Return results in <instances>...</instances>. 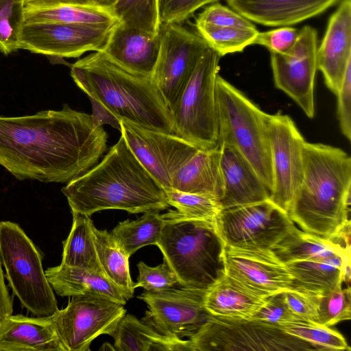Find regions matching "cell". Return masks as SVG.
<instances>
[{"instance_id": "obj_1", "label": "cell", "mask_w": 351, "mask_h": 351, "mask_svg": "<svg viewBox=\"0 0 351 351\" xmlns=\"http://www.w3.org/2000/svg\"><path fill=\"white\" fill-rule=\"evenodd\" d=\"M107 141L91 114L66 104L60 110L0 115V165L19 180L67 183L97 164Z\"/></svg>"}, {"instance_id": "obj_2", "label": "cell", "mask_w": 351, "mask_h": 351, "mask_svg": "<svg viewBox=\"0 0 351 351\" xmlns=\"http://www.w3.org/2000/svg\"><path fill=\"white\" fill-rule=\"evenodd\" d=\"M71 213L88 216L104 210L144 213L167 209L165 189L121 136L99 163L62 189Z\"/></svg>"}, {"instance_id": "obj_3", "label": "cell", "mask_w": 351, "mask_h": 351, "mask_svg": "<svg viewBox=\"0 0 351 351\" xmlns=\"http://www.w3.org/2000/svg\"><path fill=\"white\" fill-rule=\"evenodd\" d=\"M304 174L288 215L303 231L332 239L350 223L351 158L322 143L303 146Z\"/></svg>"}, {"instance_id": "obj_4", "label": "cell", "mask_w": 351, "mask_h": 351, "mask_svg": "<svg viewBox=\"0 0 351 351\" xmlns=\"http://www.w3.org/2000/svg\"><path fill=\"white\" fill-rule=\"evenodd\" d=\"M76 85L119 120L173 134L171 110L151 76L134 73L94 51L71 67Z\"/></svg>"}, {"instance_id": "obj_5", "label": "cell", "mask_w": 351, "mask_h": 351, "mask_svg": "<svg viewBox=\"0 0 351 351\" xmlns=\"http://www.w3.org/2000/svg\"><path fill=\"white\" fill-rule=\"evenodd\" d=\"M156 245L176 274L180 287L208 290L226 274L224 242L216 220L187 217L176 210L162 214Z\"/></svg>"}, {"instance_id": "obj_6", "label": "cell", "mask_w": 351, "mask_h": 351, "mask_svg": "<svg viewBox=\"0 0 351 351\" xmlns=\"http://www.w3.org/2000/svg\"><path fill=\"white\" fill-rule=\"evenodd\" d=\"M216 96L219 146L221 143L234 146L271 191L273 173L266 113L219 75Z\"/></svg>"}, {"instance_id": "obj_7", "label": "cell", "mask_w": 351, "mask_h": 351, "mask_svg": "<svg viewBox=\"0 0 351 351\" xmlns=\"http://www.w3.org/2000/svg\"><path fill=\"white\" fill-rule=\"evenodd\" d=\"M221 56L209 46L171 110L173 134L202 150L218 148L216 82Z\"/></svg>"}, {"instance_id": "obj_8", "label": "cell", "mask_w": 351, "mask_h": 351, "mask_svg": "<svg viewBox=\"0 0 351 351\" xmlns=\"http://www.w3.org/2000/svg\"><path fill=\"white\" fill-rule=\"evenodd\" d=\"M0 261L13 293L36 316H51L59 308L43 268V257L16 223L0 222Z\"/></svg>"}, {"instance_id": "obj_9", "label": "cell", "mask_w": 351, "mask_h": 351, "mask_svg": "<svg viewBox=\"0 0 351 351\" xmlns=\"http://www.w3.org/2000/svg\"><path fill=\"white\" fill-rule=\"evenodd\" d=\"M193 351H314L320 348L291 335L280 327L257 319L209 315L189 338Z\"/></svg>"}, {"instance_id": "obj_10", "label": "cell", "mask_w": 351, "mask_h": 351, "mask_svg": "<svg viewBox=\"0 0 351 351\" xmlns=\"http://www.w3.org/2000/svg\"><path fill=\"white\" fill-rule=\"evenodd\" d=\"M125 313L124 305L111 298L86 293L73 296L51 317L64 351H90L97 337L113 335Z\"/></svg>"}, {"instance_id": "obj_11", "label": "cell", "mask_w": 351, "mask_h": 351, "mask_svg": "<svg viewBox=\"0 0 351 351\" xmlns=\"http://www.w3.org/2000/svg\"><path fill=\"white\" fill-rule=\"evenodd\" d=\"M216 223L226 245L250 250H272L295 226L270 199L222 209Z\"/></svg>"}, {"instance_id": "obj_12", "label": "cell", "mask_w": 351, "mask_h": 351, "mask_svg": "<svg viewBox=\"0 0 351 351\" xmlns=\"http://www.w3.org/2000/svg\"><path fill=\"white\" fill-rule=\"evenodd\" d=\"M160 48L152 78L171 111L208 45L198 34L178 23L161 24Z\"/></svg>"}, {"instance_id": "obj_13", "label": "cell", "mask_w": 351, "mask_h": 351, "mask_svg": "<svg viewBox=\"0 0 351 351\" xmlns=\"http://www.w3.org/2000/svg\"><path fill=\"white\" fill-rule=\"evenodd\" d=\"M265 121L273 173L269 199L288 213L303 178L305 141L287 114L266 113Z\"/></svg>"}, {"instance_id": "obj_14", "label": "cell", "mask_w": 351, "mask_h": 351, "mask_svg": "<svg viewBox=\"0 0 351 351\" xmlns=\"http://www.w3.org/2000/svg\"><path fill=\"white\" fill-rule=\"evenodd\" d=\"M120 132L136 158L167 191L176 171L199 149L174 134L148 128L124 119Z\"/></svg>"}, {"instance_id": "obj_15", "label": "cell", "mask_w": 351, "mask_h": 351, "mask_svg": "<svg viewBox=\"0 0 351 351\" xmlns=\"http://www.w3.org/2000/svg\"><path fill=\"white\" fill-rule=\"evenodd\" d=\"M206 291L182 287L145 291L138 296L148 307L142 322L162 335L189 338L210 315L204 305Z\"/></svg>"}, {"instance_id": "obj_16", "label": "cell", "mask_w": 351, "mask_h": 351, "mask_svg": "<svg viewBox=\"0 0 351 351\" xmlns=\"http://www.w3.org/2000/svg\"><path fill=\"white\" fill-rule=\"evenodd\" d=\"M114 26L23 22L19 33V47L47 56L78 58L88 51H103Z\"/></svg>"}, {"instance_id": "obj_17", "label": "cell", "mask_w": 351, "mask_h": 351, "mask_svg": "<svg viewBox=\"0 0 351 351\" xmlns=\"http://www.w3.org/2000/svg\"><path fill=\"white\" fill-rule=\"evenodd\" d=\"M317 38L316 29L306 25L299 29L296 41L289 51L270 52L276 87L290 97L311 119L315 116Z\"/></svg>"}, {"instance_id": "obj_18", "label": "cell", "mask_w": 351, "mask_h": 351, "mask_svg": "<svg viewBox=\"0 0 351 351\" xmlns=\"http://www.w3.org/2000/svg\"><path fill=\"white\" fill-rule=\"evenodd\" d=\"M223 258L226 274L266 295L291 289L293 277L271 250L243 249L225 244Z\"/></svg>"}, {"instance_id": "obj_19", "label": "cell", "mask_w": 351, "mask_h": 351, "mask_svg": "<svg viewBox=\"0 0 351 351\" xmlns=\"http://www.w3.org/2000/svg\"><path fill=\"white\" fill-rule=\"evenodd\" d=\"M351 65V0H343L331 15L317 50V68L326 86L337 95Z\"/></svg>"}, {"instance_id": "obj_20", "label": "cell", "mask_w": 351, "mask_h": 351, "mask_svg": "<svg viewBox=\"0 0 351 351\" xmlns=\"http://www.w3.org/2000/svg\"><path fill=\"white\" fill-rule=\"evenodd\" d=\"M222 209L269 199L270 191L250 162L232 145L221 143Z\"/></svg>"}, {"instance_id": "obj_21", "label": "cell", "mask_w": 351, "mask_h": 351, "mask_svg": "<svg viewBox=\"0 0 351 351\" xmlns=\"http://www.w3.org/2000/svg\"><path fill=\"white\" fill-rule=\"evenodd\" d=\"M339 0H226L250 21L274 27L289 26L315 16Z\"/></svg>"}, {"instance_id": "obj_22", "label": "cell", "mask_w": 351, "mask_h": 351, "mask_svg": "<svg viewBox=\"0 0 351 351\" xmlns=\"http://www.w3.org/2000/svg\"><path fill=\"white\" fill-rule=\"evenodd\" d=\"M159 48V33L150 34L119 23L113 28L103 51L125 69L152 77Z\"/></svg>"}, {"instance_id": "obj_23", "label": "cell", "mask_w": 351, "mask_h": 351, "mask_svg": "<svg viewBox=\"0 0 351 351\" xmlns=\"http://www.w3.org/2000/svg\"><path fill=\"white\" fill-rule=\"evenodd\" d=\"M268 297L225 274L206 290L204 305L206 311L213 316L252 319Z\"/></svg>"}, {"instance_id": "obj_24", "label": "cell", "mask_w": 351, "mask_h": 351, "mask_svg": "<svg viewBox=\"0 0 351 351\" xmlns=\"http://www.w3.org/2000/svg\"><path fill=\"white\" fill-rule=\"evenodd\" d=\"M64 351L51 316L11 315L0 325V351Z\"/></svg>"}, {"instance_id": "obj_25", "label": "cell", "mask_w": 351, "mask_h": 351, "mask_svg": "<svg viewBox=\"0 0 351 351\" xmlns=\"http://www.w3.org/2000/svg\"><path fill=\"white\" fill-rule=\"evenodd\" d=\"M182 192L207 195L219 200L223 191L220 149H199L175 173L171 188Z\"/></svg>"}, {"instance_id": "obj_26", "label": "cell", "mask_w": 351, "mask_h": 351, "mask_svg": "<svg viewBox=\"0 0 351 351\" xmlns=\"http://www.w3.org/2000/svg\"><path fill=\"white\" fill-rule=\"evenodd\" d=\"M45 272L53 291L60 296L97 293L111 298L123 305L128 300L123 291L103 273L62 263L48 268Z\"/></svg>"}, {"instance_id": "obj_27", "label": "cell", "mask_w": 351, "mask_h": 351, "mask_svg": "<svg viewBox=\"0 0 351 351\" xmlns=\"http://www.w3.org/2000/svg\"><path fill=\"white\" fill-rule=\"evenodd\" d=\"M24 22H55L97 27H110L119 21L110 8L97 4L24 5Z\"/></svg>"}, {"instance_id": "obj_28", "label": "cell", "mask_w": 351, "mask_h": 351, "mask_svg": "<svg viewBox=\"0 0 351 351\" xmlns=\"http://www.w3.org/2000/svg\"><path fill=\"white\" fill-rule=\"evenodd\" d=\"M350 254L335 256L322 261H298L286 263L293 277L291 289L317 295L341 287L344 266Z\"/></svg>"}, {"instance_id": "obj_29", "label": "cell", "mask_w": 351, "mask_h": 351, "mask_svg": "<svg viewBox=\"0 0 351 351\" xmlns=\"http://www.w3.org/2000/svg\"><path fill=\"white\" fill-rule=\"evenodd\" d=\"M112 337L117 351H193L189 339L162 335L131 314L121 319Z\"/></svg>"}, {"instance_id": "obj_30", "label": "cell", "mask_w": 351, "mask_h": 351, "mask_svg": "<svg viewBox=\"0 0 351 351\" xmlns=\"http://www.w3.org/2000/svg\"><path fill=\"white\" fill-rule=\"evenodd\" d=\"M271 250L285 264L298 261H322L335 256L350 254V247L332 239L300 230L295 226Z\"/></svg>"}, {"instance_id": "obj_31", "label": "cell", "mask_w": 351, "mask_h": 351, "mask_svg": "<svg viewBox=\"0 0 351 351\" xmlns=\"http://www.w3.org/2000/svg\"><path fill=\"white\" fill-rule=\"evenodd\" d=\"M72 215L71 229L63 241L61 263L103 273L95 246V226L90 216L79 213H72Z\"/></svg>"}, {"instance_id": "obj_32", "label": "cell", "mask_w": 351, "mask_h": 351, "mask_svg": "<svg viewBox=\"0 0 351 351\" xmlns=\"http://www.w3.org/2000/svg\"><path fill=\"white\" fill-rule=\"evenodd\" d=\"M97 254L104 274L125 293L127 300L134 292L129 266V257L120 249L111 233L93 228Z\"/></svg>"}, {"instance_id": "obj_33", "label": "cell", "mask_w": 351, "mask_h": 351, "mask_svg": "<svg viewBox=\"0 0 351 351\" xmlns=\"http://www.w3.org/2000/svg\"><path fill=\"white\" fill-rule=\"evenodd\" d=\"M164 223L158 211L144 213L140 218L119 223L111 235L120 249L130 258L140 248L156 245Z\"/></svg>"}, {"instance_id": "obj_34", "label": "cell", "mask_w": 351, "mask_h": 351, "mask_svg": "<svg viewBox=\"0 0 351 351\" xmlns=\"http://www.w3.org/2000/svg\"><path fill=\"white\" fill-rule=\"evenodd\" d=\"M110 8L121 24L153 34L159 33L158 0H117Z\"/></svg>"}, {"instance_id": "obj_35", "label": "cell", "mask_w": 351, "mask_h": 351, "mask_svg": "<svg viewBox=\"0 0 351 351\" xmlns=\"http://www.w3.org/2000/svg\"><path fill=\"white\" fill-rule=\"evenodd\" d=\"M198 34L208 46L221 56L242 51L246 47L253 45L259 32L254 27H215L195 24Z\"/></svg>"}, {"instance_id": "obj_36", "label": "cell", "mask_w": 351, "mask_h": 351, "mask_svg": "<svg viewBox=\"0 0 351 351\" xmlns=\"http://www.w3.org/2000/svg\"><path fill=\"white\" fill-rule=\"evenodd\" d=\"M280 328L287 333L309 342L322 350H350L340 332L315 322L300 319Z\"/></svg>"}, {"instance_id": "obj_37", "label": "cell", "mask_w": 351, "mask_h": 351, "mask_svg": "<svg viewBox=\"0 0 351 351\" xmlns=\"http://www.w3.org/2000/svg\"><path fill=\"white\" fill-rule=\"evenodd\" d=\"M165 192L169 206L189 218L215 221L221 210L218 200L207 195L182 192L173 189Z\"/></svg>"}, {"instance_id": "obj_38", "label": "cell", "mask_w": 351, "mask_h": 351, "mask_svg": "<svg viewBox=\"0 0 351 351\" xmlns=\"http://www.w3.org/2000/svg\"><path fill=\"white\" fill-rule=\"evenodd\" d=\"M23 0H0V51L8 55L20 49L19 33L23 23Z\"/></svg>"}, {"instance_id": "obj_39", "label": "cell", "mask_w": 351, "mask_h": 351, "mask_svg": "<svg viewBox=\"0 0 351 351\" xmlns=\"http://www.w3.org/2000/svg\"><path fill=\"white\" fill-rule=\"evenodd\" d=\"M317 323L332 326L351 317V289L339 287L320 295L318 302Z\"/></svg>"}, {"instance_id": "obj_40", "label": "cell", "mask_w": 351, "mask_h": 351, "mask_svg": "<svg viewBox=\"0 0 351 351\" xmlns=\"http://www.w3.org/2000/svg\"><path fill=\"white\" fill-rule=\"evenodd\" d=\"M137 267L138 276L134 283L135 289L143 287L145 291H155L171 288L178 284L176 274L165 260L156 267H150L140 261Z\"/></svg>"}, {"instance_id": "obj_41", "label": "cell", "mask_w": 351, "mask_h": 351, "mask_svg": "<svg viewBox=\"0 0 351 351\" xmlns=\"http://www.w3.org/2000/svg\"><path fill=\"white\" fill-rule=\"evenodd\" d=\"M195 24L208 25L215 27H254L250 21L234 10L215 3L206 7L200 12Z\"/></svg>"}, {"instance_id": "obj_42", "label": "cell", "mask_w": 351, "mask_h": 351, "mask_svg": "<svg viewBox=\"0 0 351 351\" xmlns=\"http://www.w3.org/2000/svg\"><path fill=\"white\" fill-rule=\"evenodd\" d=\"M217 1L219 0H158L160 25L181 24L199 8Z\"/></svg>"}, {"instance_id": "obj_43", "label": "cell", "mask_w": 351, "mask_h": 351, "mask_svg": "<svg viewBox=\"0 0 351 351\" xmlns=\"http://www.w3.org/2000/svg\"><path fill=\"white\" fill-rule=\"evenodd\" d=\"M252 319L281 327L302 319L289 309L282 291L268 297L264 306Z\"/></svg>"}, {"instance_id": "obj_44", "label": "cell", "mask_w": 351, "mask_h": 351, "mask_svg": "<svg viewBox=\"0 0 351 351\" xmlns=\"http://www.w3.org/2000/svg\"><path fill=\"white\" fill-rule=\"evenodd\" d=\"M299 29L289 26H282L269 31L258 32L253 45H260L270 52L285 53L294 45Z\"/></svg>"}, {"instance_id": "obj_45", "label": "cell", "mask_w": 351, "mask_h": 351, "mask_svg": "<svg viewBox=\"0 0 351 351\" xmlns=\"http://www.w3.org/2000/svg\"><path fill=\"white\" fill-rule=\"evenodd\" d=\"M289 309L298 317L317 322L318 302L320 295L293 289L283 291Z\"/></svg>"}, {"instance_id": "obj_46", "label": "cell", "mask_w": 351, "mask_h": 351, "mask_svg": "<svg viewBox=\"0 0 351 351\" xmlns=\"http://www.w3.org/2000/svg\"><path fill=\"white\" fill-rule=\"evenodd\" d=\"M337 96V117L342 134L351 138V65L348 66Z\"/></svg>"}, {"instance_id": "obj_47", "label": "cell", "mask_w": 351, "mask_h": 351, "mask_svg": "<svg viewBox=\"0 0 351 351\" xmlns=\"http://www.w3.org/2000/svg\"><path fill=\"white\" fill-rule=\"evenodd\" d=\"M13 312V298L5 282V278L0 261V325Z\"/></svg>"}, {"instance_id": "obj_48", "label": "cell", "mask_w": 351, "mask_h": 351, "mask_svg": "<svg viewBox=\"0 0 351 351\" xmlns=\"http://www.w3.org/2000/svg\"><path fill=\"white\" fill-rule=\"evenodd\" d=\"M93 106V121L95 126L110 124L120 130L119 120L93 99H90Z\"/></svg>"}, {"instance_id": "obj_49", "label": "cell", "mask_w": 351, "mask_h": 351, "mask_svg": "<svg viewBox=\"0 0 351 351\" xmlns=\"http://www.w3.org/2000/svg\"><path fill=\"white\" fill-rule=\"evenodd\" d=\"M23 5H47L58 3L96 4L95 0H23Z\"/></svg>"}, {"instance_id": "obj_50", "label": "cell", "mask_w": 351, "mask_h": 351, "mask_svg": "<svg viewBox=\"0 0 351 351\" xmlns=\"http://www.w3.org/2000/svg\"><path fill=\"white\" fill-rule=\"evenodd\" d=\"M117 0H95L96 4L106 7L110 8Z\"/></svg>"}, {"instance_id": "obj_51", "label": "cell", "mask_w": 351, "mask_h": 351, "mask_svg": "<svg viewBox=\"0 0 351 351\" xmlns=\"http://www.w3.org/2000/svg\"><path fill=\"white\" fill-rule=\"evenodd\" d=\"M100 350H115V348L114 346H112L111 344L108 343H106L103 345V346L100 348Z\"/></svg>"}]
</instances>
